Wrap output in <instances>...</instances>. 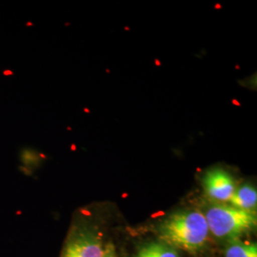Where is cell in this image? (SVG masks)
I'll return each instance as SVG.
<instances>
[{
  "label": "cell",
  "mask_w": 257,
  "mask_h": 257,
  "mask_svg": "<svg viewBox=\"0 0 257 257\" xmlns=\"http://www.w3.org/2000/svg\"><path fill=\"white\" fill-rule=\"evenodd\" d=\"M203 186L207 195L217 202H229L236 186L232 176L220 168H213L203 177Z\"/></svg>",
  "instance_id": "cell-4"
},
{
  "label": "cell",
  "mask_w": 257,
  "mask_h": 257,
  "mask_svg": "<svg viewBox=\"0 0 257 257\" xmlns=\"http://www.w3.org/2000/svg\"><path fill=\"white\" fill-rule=\"evenodd\" d=\"M135 257H180L176 248L164 242H152L138 250Z\"/></svg>",
  "instance_id": "cell-6"
},
{
  "label": "cell",
  "mask_w": 257,
  "mask_h": 257,
  "mask_svg": "<svg viewBox=\"0 0 257 257\" xmlns=\"http://www.w3.org/2000/svg\"><path fill=\"white\" fill-rule=\"evenodd\" d=\"M204 216L210 233L219 239L234 241L256 228V211H243L231 205H212Z\"/></svg>",
  "instance_id": "cell-2"
},
{
  "label": "cell",
  "mask_w": 257,
  "mask_h": 257,
  "mask_svg": "<svg viewBox=\"0 0 257 257\" xmlns=\"http://www.w3.org/2000/svg\"><path fill=\"white\" fill-rule=\"evenodd\" d=\"M158 234L162 242L190 253L202 249L210 230L202 212L181 210L169 214L158 225Z\"/></svg>",
  "instance_id": "cell-1"
},
{
  "label": "cell",
  "mask_w": 257,
  "mask_h": 257,
  "mask_svg": "<svg viewBox=\"0 0 257 257\" xmlns=\"http://www.w3.org/2000/svg\"><path fill=\"white\" fill-rule=\"evenodd\" d=\"M103 257H117L115 253V249L112 245H107L104 249V255Z\"/></svg>",
  "instance_id": "cell-8"
},
{
  "label": "cell",
  "mask_w": 257,
  "mask_h": 257,
  "mask_svg": "<svg viewBox=\"0 0 257 257\" xmlns=\"http://www.w3.org/2000/svg\"><path fill=\"white\" fill-rule=\"evenodd\" d=\"M100 236L90 229H79L68 240L61 257H103Z\"/></svg>",
  "instance_id": "cell-3"
},
{
  "label": "cell",
  "mask_w": 257,
  "mask_h": 257,
  "mask_svg": "<svg viewBox=\"0 0 257 257\" xmlns=\"http://www.w3.org/2000/svg\"><path fill=\"white\" fill-rule=\"evenodd\" d=\"M229 202L231 206L240 210L255 211L257 205L256 189L248 184L236 188Z\"/></svg>",
  "instance_id": "cell-5"
},
{
  "label": "cell",
  "mask_w": 257,
  "mask_h": 257,
  "mask_svg": "<svg viewBox=\"0 0 257 257\" xmlns=\"http://www.w3.org/2000/svg\"><path fill=\"white\" fill-rule=\"evenodd\" d=\"M225 257H257V244L231 241L226 248Z\"/></svg>",
  "instance_id": "cell-7"
}]
</instances>
